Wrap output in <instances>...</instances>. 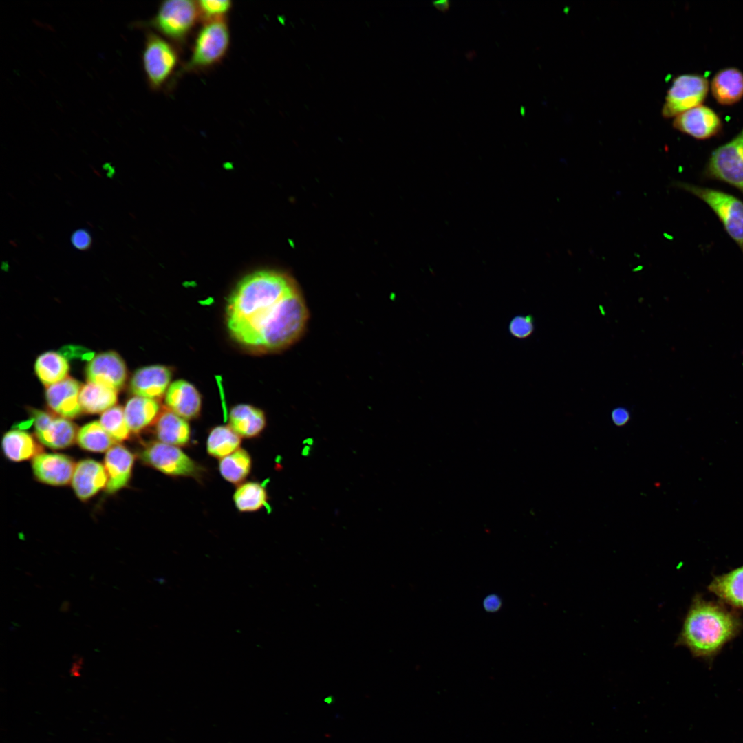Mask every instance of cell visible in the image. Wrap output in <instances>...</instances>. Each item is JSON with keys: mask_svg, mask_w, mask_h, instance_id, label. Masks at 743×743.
Masks as SVG:
<instances>
[{"mask_svg": "<svg viewBox=\"0 0 743 743\" xmlns=\"http://www.w3.org/2000/svg\"><path fill=\"white\" fill-rule=\"evenodd\" d=\"M305 303L294 281L276 271L261 270L244 278L230 296L226 321L231 336L254 352L281 350L302 334L308 320Z\"/></svg>", "mask_w": 743, "mask_h": 743, "instance_id": "obj_1", "label": "cell"}, {"mask_svg": "<svg viewBox=\"0 0 743 743\" xmlns=\"http://www.w3.org/2000/svg\"><path fill=\"white\" fill-rule=\"evenodd\" d=\"M736 612L720 602L707 601L700 594L693 598L685 617L676 646L687 647L695 657L712 658L742 629Z\"/></svg>", "mask_w": 743, "mask_h": 743, "instance_id": "obj_2", "label": "cell"}, {"mask_svg": "<svg viewBox=\"0 0 743 743\" xmlns=\"http://www.w3.org/2000/svg\"><path fill=\"white\" fill-rule=\"evenodd\" d=\"M230 43L226 18L203 22L192 47L189 60L179 70L182 73L200 72L216 66L226 56Z\"/></svg>", "mask_w": 743, "mask_h": 743, "instance_id": "obj_3", "label": "cell"}, {"mask_svg": "<svg viewBox=\"0 0 743 743\" xmlns=\"http://www.w3.org/2000/svg\"><path fill=\"white\" fill-rule=\"evenodd\" d=\"M199 19L197 1L167 0L160 3L151 19L137 22L135 27L153 28L174 45H181Z\"/></svg>", "mask_w": 743, "mask_h": 743, "instance_id": "obj_4", "label": "cell"}, {"mask_svg": "<svg viewBox=\"0 0 743 743\" xmlns=\"http://www.w3.org/2000/svg\"><path fill=\"white\" fill-rule=\"evenodd\" d=\"M676 186L703 201L713 211L743 254V201L717 189L686 182H676Z\"/></svg>", "mask_w": 743, "mask_h": 743, "instance_id": "obj_5", "label": "cell"}, {"mask_svg": "<svg viewBox=\"0 0 743 743\" xmlns=\"http://www.w3.org/2000/svg\"><path fill=\"white\" fill-rule=\"evenodd\" d=\"M180 62L175 45L151 30L146 34L142 67L149 87L160 91L171 82Z\"/></svg>", "mask_w": 743, "mask_h": 743, "instance_id": "obj_6", "label": "cell"}, {"mask_svg": "<svg viewBox=\"0 0 743 743\" xmlns=\"http://www.w3.org/2000/svg\"><path fill=\"white\" fill-rule=\"evenodd\" d=\"M701 177L729 184L743 194V128L731 140L711 151Z\"/></svg>", "mask_w": 743, "mask_h": 743, "instance_id": "obj_7", "label": "cell"}, {"mask_svg": "<svg viewBox=\"0 0 743 743\" xmlns=\"http://www.w3.org/2000/svg\"><path fill=\"white\" fill-rule=\"evenodd\" d=\"M709 90L707 78L696 74H685L676 77L667 92L661 114L665 118L702 105Z\"/></svg>", "mask_w": 743, "mask_h": 743, "instance_id": "obj_8", "label": "cell"}, {"mask_svg": "<svg viewBox=\"0 0 743 743\" xmlns=\"http://www.w3.org/2000/svg\"><path fill=\"white\" fill-rule=\"evenodd\" d=\"M143 462L160 472L171 477L197 478L202 472L199 464L180 447L160 441L148 443L141 452Z\"/></svg>", "mask_w": 743, "mask_h": 743, "instance_id": "obj_9", "label": "cell"}, {"mask_svg": "<svg viewBox=\"0 0 743 743\" xmlns=\"http://www.w3.org/2000/svg\"><path fill=\"white\" fill-rule=\"evenodd\" d=\"M30 413L36 437L43 444L58 449L66 448L76 440V427L69 420L55 418L49 413L35 409H32Z\"/></svg>", "mask_w": 743, "mask_h": 743, "instance_id": "obj_10", "label": "cell"}, {"mask_svg": "<svg viewBox=\"0 0 743 743\" xmlns=\"http://www.w3.org/2000/svg\"><path fill=\"white\" fill-rule=\"evenodd\" d=\"M674 129L697 140H707L717 136L722 129V122L711 108L701 105L674 118Z\"/></svg>", "mask_w": 743, "mask_h": 743, "instance_id": "obj_11", "label": "cell"}, {"mask_svg": "<svg viewBox=\"0 0 743 743\" xmlns=\"http://www.w3.org/2000/svg\"><path fill=\"white\" fill-rule=\"evenodd\" d=\"M88 382L118 391L127 378V368L122 358L114 352L98 354L86 369Z\"/></svg>", "mask_w": 743, "mask_h": 743, "instance_id": "obj_12", "label": "cell"}, {"mask_svg": "<svg viewBox=\"0 0 743 743\" xmlns=\"http://www.w3.org/2000/svg\"><path fill=\"white\" fill-rule=\"evenodd\" d=\"M80 388L79 382L71 377L47 386L45 398L48 407L61 418L77 417L82 411L79 402Z\"/></svg>", "mask_w": 743, "mask_h": 743, "instance_id": "obj_13", "label": "cell"}, {"mask_svg": "<svg viewBox=\"0 0 743 743\" xmlns=\"http://www.w3.org/2000/svg\"><path fill=\"white\" fill-rule=\"evenodd\" d=\"M171 376V369L164 365L144 367L133 374L130 382L131 391L136 396L157 400L166 394Z\"/></svg>", "mask_w": 743, "mask_h": 743, "instance_id": "obj_14", "label": "cell"}, {"mask_svg": "<svg viewBox=\"0 0 743 743\" xmlns=\"http://www.w3.org/2000/svg\"><path fill=\"white\" fill-rule=\"evenodd\" d=\"M168 409L186 419L197 418L202 409V397L195 387L184 380L170 384L165 394Z\"/></svg>", "mask_w": 743, "mask_h": 743, "instance_id": "obj_15", "label": "cell"}, {"mask_svg": "<svg viewBox=\"0 0 743 743\" xmlns=\"http://www.w3.org/2000/svg\"><path fill=\"white\" fill-rule=\"evenodd\" d=\"M75 466L69 457L58 453H41L32 461L35 476L43 483L56 486L72 480Z\"/></svg>", "mask_w": 743, "mask_h": 743, "instance_id": "obj_16", "label": "cell"}, {"mask_svg": "<svg viewBox=\"0 0 743 743\" xmlns=\"http://www.w3.org/2000/svg\"><path fill=\"white\" fill-rule=\"evenodd\" d=\"M107 480L105 466L93 460H84L75 466L72 484L78 497L85 501L106 486Z\"/></svg>", "mask_w": 743, "mask_h": 743, "instance_id": "obj_17", "label": "cell"}, {"mask_svg": "<svg viewBox=\"0 0 743 743\" xmlns=\"http://www.w3.org/2000/svg\"><path fill=\"white\" fill-rule=\"evenodd\" d=\"M133 462V455L122 445L115 444L107 451L105 468L108 477L106 486L108 493H114L127 484Z\"/></svg>", "mask_w": 743, "mask_h": 743, "instance_id": "obj_18", "label": "cell"}, {"mask_svg": "<svg viewBox=\"0 0 743 743\" xmlns=\"http://www.w3.org/2000/svg\"><path fill=\"white\" fill-rule=\"evenodd\" d=\"M709 89L722 105H732L743 98V72L734 67L719 70L713 77Z\"/></svg>", "mask_w": 743, "mask_h": 743, "instance_id": "obj_19", "label": "cell"}, {"mask_svg": "<svg viewBox=\"0 0 743 743\" xmlns=\"http://www.w3.org/2000/svg\"><path fill=\"white\" fill-rule=\"evenodd\" d=\"M158 441L175 446H185L191 441V427L187 420L169 409L160 412L154 423Z\"/></svg>", "mask_w": 743, "mask_h": 743, "instance_id": "obj_20", "label": "cell"}, {"mask_svg": "<svg viewBox=\"0 0 743 743\" xmlns=\"http://www.w3.org/2000/svg\"><path fill=\"white\" fill-rule=\"evenodd\" d=\"M229 426L241 437L253 438L259 436L266 426L264 412L254 406L239 404L228 414Z\"/></svg>", "mask_w": 743, "mask_h": 743, "instance_id": "obj_21", "label": "cell"}, {"mask_svg": "<svg viewBox=\"0 0 743 743\" xmlns=\"http://www.w3.org/2000/svg\"><path fill=\"white\" fill-rule=\"evenodd\" d=\"M124 412L130 431L138 433L155 423L160 406L156 400L135 396L127 402Z\"/></svg>", "mask_w": 743, "mask_h": 743, "instance_id": "obj_22", "label": "cell"}, {"mask_svg": "<svg viewBox=\"0 0 743 743\" xmlns=\"http://www.w3.org/2000/svg\"><path fill=\"white\" fill-rule=\"evenodd\" d=\"M708 590L724 603L743 609V566L715 576L709 585Z\"/></svg>", "mask_w": 743, "mask_h": 743, "instance_id": "obj_23", "label": "cell"}, {"mask_svg": "<svg viewBox=\"0 0 743 743\" xmlns=\"http://www.w3.org/2000/svg\"><path fill=\"white\" fill-rule=\"evenodd\" d=\"M2 448L6 456L13 462L35 457L43 451L31 435L17 429L9 431L3 435Z\"/></svg>", "mask_w": 743, "mask_h": 743, "instance_id": "obj_24", "label": "cell"}, {"mask_svg": "<svg viewBox=\"0 0 743 743\" xmlns=\"http://www.w3.org/2000/svg\"><path fill=\"white\" fill-rule=\"evenodd\" d=\"M118 400L117 391L90 382L83 385L79 394L82 411L99 413L114 407Z\"/></svg>", "mask_w": 743, "mask_h": 743, "instance_id": "obj_25", "label": "cell"}, {"mask_svg": "<svg viewBox=\"0 0 743 743\" xmlns=\"http://www.w3.org/2000/svg\"><path fill=\"white\" fill-rule=\"evenodd\" d=\"M241 438L229 426L213 427L206 439V451L213 457L222 459L240 449Z\"/></svg>", "mask_w": 743, "mask_h": 743, "instance_id": "obj_26", "label": "cell"}, {"mask_svg": "<svg viewBox=\"0 0 743 743\" xmlns=\"http://www.w3.org/2000/svg\"><path fill=\"white\" fill-rule=\"evenodd\" d=\"M34 369L40 381L47 387L66 378L69 367L61 354L47 352L37 358Z\"/></svg>", "mask_w": 743, "mask_h": 743, "instance_id": "obj_27", "label": "cell"}, {"mask_svg": "<svg viewBox=\"0 0 743 743\" xmlns=\"http://www.w3.org/2000/svg\"><path fill=\"white\" fill-rule=\"evenodd\" d=\"M252 464V457L249 453L240 448L219 460V471L225 480L238 486L249 475Z\"/></svg>", "mask_w": 743, "mask_h": 743, "instance_id": "obj_28", "label": "cell"}, {"mask_svg": "<svg viewBox=\"0 0 743 743\" xmlns=\"http://www.w3.org/2000/svg\"><path fill=\"white\" fill-rule=\"evenodd\" d=\"M233 499L237 509L242 513L255 512L268 502V493L264 486L259 482H246L237 486Z\"/></svg>", "mask_w": 743, "mask_h": 743, "instance_id": "obj_29", "label": "cell"}, {"mask_svg": "<svg viewBox=\"0 0 743 743\" xmlns=\"http://www.w3.org/2000/svg\"><path fill=\"white\" fill-rule=\"evenodd\" d=\"M76 440L83 449L92 452L107 451L116 442L97 421L89 422L81 427L78 431Z\"/></svg>", "mask_w": 743, "mask_h": 743, "instance_id": "obj_30", "label": "cell"}, {"mask_svg": "<svg viewBox=\"0 0 743 743\" xmlns=\"http://www.w3.org/2000/svg\"><path fill=\"white\" fill-rule=\"evenodd\" d=\"M99 422L116 442L124 441L129 438L131 431L122 407L114 406L104 411Z\"/></svg>", "mask_w": 743, "mask_h": 743, "instance_id": "obj_31", "label": "cell"}, {"mask_svg": "<svg viewBox=\"0 0 743 743\" xmlns=\"http://www.w3.org/2000/svg\"><path fill=\"white\" fill-rule=\"evenodd\" d=\"M197 3L203 22L226 18L233 6L229 0H201Z\"/></svg>", "mask_w": 743, "mask_h": 743, "instance_id": "obj_32", "label": "cell"}, {"mask_svg": "<svg viewBox=\"0 0 743 743\" xmlns=\"http://www.w3.org/2000/svg\"><path fill=\"white\" fill-rule=\"evenodd\" d=\"M509 332L515 338L523 339L530 336L534 331V320L530 315L517 316L510 322Z\"/></svg>", "mask_w": 743, "mask_h": 743, "instance_id": "obj_33", "label": "cell"}, {"mask_svg": "<svg viewBox=\"0 0 743 743\" xmlns=\"http://www.w3.org/2000/svg\"><path fill=\"white\" fill-rule=\"evenodd\" d=\"M92 241L91 233L85 228L77 229L71 235L72 245L78 250H89L92 246Z\"/></svg>", "mask_w": 743, "mask_h": 743, "instance_id": "obj_34", "label": "cell"}, {"mask_svg": "<svg viewBox=\"0 0 743 743\" xmlns=\"http://www.w3.org/2000/svg\"><path fill=\"white\" fill-rule=\"evenodd\" d=\"M65 358H78L91 361L94 357L93 352L81 346L67 345L60 349V353Z\"/></svg>", "mask_w": 743, "mask_h": 743, "instance_id": "obj_35", "label": "cell"}, {"mask_svg": "<svg viewBox=\"0 0 743 743\" xmlns=\"http://www.w3.org/2000/svg\"><path fill=\"white\" fill-rule=\"evenodd\" d=\"M613 423L617 427L625 425L630 419V413L625 407H616L611 413Z\"/></svg>", "mask_w": 743, "mask_h": 743, "instance_id": "obj_36", "label": "cell"}, {"mask_svg": "<svg viewBox=\"0 0 743 743\" xmlns=\"http://www.w3.org/2000/svg\"><path fill=\"white\" fill-rule=\"evenodd\" d=\"M484 608L486 611L493 612L497 611L502 605L501 599L496 594H490L484 600Z\"/></svg>", "mask_w": 743, "mask_h": 743, "instance_id": "obj_37", "label": "cell"}, {"mask_svg": "<svg viewBox=\"0 0 743 743\" xmlns=\"http://www.w3.org/2000/svg\"><path fill=\"white\" fill-rule=\"evenodd\" d=\"M433 5L438 10L446 12L449 10L451 2L449 0L435 1L432 2Z\"/></svg>", "mask_w": 743, "mask_h": 743, "instance_id": "obj_38", "label": "cell"}, {"mask_svg": "<svg viewBox=\"0 0 743 743\" xmlns=\"http://www.w3.org/2000/svg\"><path fill=\"white\" fill-rule=\"evenodd\" d=\"M324 702L328 704H331L334 702V698L332 696H330L324 699Z\"/></svg>", "mask_w": 743, "mask_h": 743, "instance_id": "obj_39", "label": "cell"}]
</instances>
